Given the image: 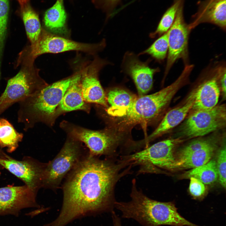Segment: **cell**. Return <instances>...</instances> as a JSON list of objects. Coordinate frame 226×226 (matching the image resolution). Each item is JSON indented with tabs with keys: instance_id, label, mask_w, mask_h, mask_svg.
I'll return each instance as SVG.
<instances>
[{
	"instance_id": "6da1fadb",
	"label": "cell",
	"mask_w": 226,
	"mask_h": 226,
	"mask_svg": "<svg viewBox=\"0 0 226 226\" xmlns=\"http://www.w3.org/2000/svg\"><path fill=\"white\" fill-rule=\"evenodd\" d=\"M98 157L88 153L66 176L60 212L47 226H65L79 218L113 211L116 185L132 166L120 158Z\"/></svg>"
},
{
	"instance_id": "7a4b0ae2",
	"label": "cell",
	"mask_w": 226,
	"mask_h": 226,
	"mask_svg": "<svg viewBox=\"0 0 226 226\" xmlns=\"http://www.w3.org/2000/svg\"><path fill=\"white\" fill-rule=\"evenodd\" d=\"M131 201H116L115 207L120 211L122 217L132 218L143 226H199L182 217L173 202H163L151 199L137 189L136 180L132 182Z\"/></svg>"
},
{
	"instance_id": "3957f363",
	"label": "cell",
	"mask_w": 226,
	"mask_h": 226,
	"mask_svg": "<svg viewBox=\"0 0 226 226\" xmlns=\"http://www.w3.org/2000/svg\"><path fill=\"white\" fill-rule=\"evenodd\" d=\"M80 73L79 69L69 76L47 85L19 103L18 121L23 124L25 131L39 122L52 125L57 108L66 90Z\"/></svg>"
},
{
	"instance_id": "277c9868",
	"label": "cell",
	"mask_w": 226,
	"mask_h": 226,
	"mask_svg": "<svg viewBox=\"0 0 226 226\" xmlns=\"http://www.w3.org/2000/svg\"><path fill=\"white\" fill-rule=\"evenodd\" d=\"M190 71L184 69L177 79L170 85L153 94L137 98L132 104L115 116L130 123H144L157 117L167 108L178 90L187 83Z\"/></svg>"
},
{
	"instance_id": "5b68a950",
	"label": "cell",
	"mask_w": 226,
	"mask_h": 226,
	"mask_svg": "<svg viewBox=\"0 0 226 226\" xmlns=\"http://www.w3.org/2000/svg\"><path fill=\"white\" fill-rule=\"evenodd\" d=\"M183 141L180 137L165 139L123 158L132 166L139 165L140 173H163L158 168L175 170L178 169L175 151Z\"/></svg>"
},
{
	"instance_id": "8992f818",
	"label": "cell",
	"mask_w": 226,
	"mask_h": 226,
	"mask_svg": "<svg viewBox=\"0 0 226 226\" xmlns=\"http://www.w3.org/2000/svg\"><path fill=\"white\" fill-rule=\"evenodd\" d=\"M34 60L26 56L19 72L8 81L0 96V116L14 104L48 85L40 76L39 70L34 65Z\"/></svg>"
},
{
	"instance_id": "52a82bcc",
	"label": "cell",
	"mask_w": 226,
	"mask_h": 226,
	"mask_svg": "<svg viewBox=\"0 0 226 226\" xmlns=\"http://www.w3.org/2000/svg\"><path fill=\"white\" fill-rule=\"evenodd\" d=\"M81 143L68 136L59 152L46 163L42 187L55 191L63 179L80 161L85 155Z\"/></svg>"
},
{
	"instance_id": "ba28073f",
	"label": "cell",
	"mask_w": 226,
	"mask_h": 226,
	"mask_svg": "<svg viewBox=\"0 0 226 226\" xmlns=\"http://www.w3.org/2000/svg\"><path fill=\"white\" fill-rule=\"evenodd\" d=\"M61 126L68 133V136L85 144L91 156L116 158L119 156L117 148L121 137L103 131L87 129L64 121Z\"/></svg>"
},
{
	"instance_id": "9c48e42d",
	"label": "cell",
	"mask_w": 226,
	"mask_h": 226,
	"mask_svg": "<svg viewBox=\"0 0 226 226\" xmlns=\"http://www.w3.org/2000/svg\"><path fill=\"white\" fill-rule=\"evenodd\" d=\"M106 46L103 39L97 43H85L75 41L42 29L36 44L30 48L28 55L35 60L38 56L46 53H58L70 51L83 52L93 55L102 51Z\"/></svg>"
},
{
	"instance_id": "30bf717a",
	"label": "cell",
	"mask_w": 226,
	"mask_h": 226,
	"mask_svg": "<svg viewBox=\"0 0 226 226\" xmlns=\"http://www.w3.org/2000/svg\"><path fill=\"white\" fill-rule=\"evenodd\" d=\"M226 118L223 104L209 110H194L182 126L181 134L187 138L204 136L225 126Z\"/></svg>"
},
{
	"instance_id": "8fae6325",
	"label": "cell",
	"mask_w": 226,
	"mask_h": 226,
	"mask_svg": "<svg viewBox=\"0 0 226 226\" xmlns=\"http://www.w3.org/2000/svg\"><path fill=\"white\" fill-rule=\"evenodd\" d=\"M183 9V0L179 6L173 23L167 31L169 46L164 77L178 59L182 58L185 62L187 60L188 37L191 30L184 20Z\"/></svg>"
},
{
	"instance_id": "7c38bea8",
	"label": "cell",
	"mask_w": 226,
	"mask_h": 226,
	"mask_svg": "<svg viewBox=\"0 0 226 226\" xmlns=\"http://www.w3.org/2000/svg\"><path fill=\"white\" fill-rule=\"evenodd\" d=\"M0 165L20 179L35 193L37 194L39 189L42 187L46 163L29 156H24L20 160L10 156L0 159Z\"/></svg>"
},
{
	"instance_id": "4fadbf2b",
	"label": "cell",
	"mask_w": 226,
	"mask_h": 226,
	"mask_svg": "<svg viewBox=\"0 0 226 226\" xmlns=\"http://www.w3.org/2000/svg\"><path fill=\"white\" fill-rule=\"evenodd\" d=\"M109 63L95 55L93 61L80 68L82 94L86 102L107 107L106 96L100 82L99 74L102 69Z\"/></svg>"
},
{
	"instance_id": "5bb4252c",
	"label": "cell",
	"mask_w": 226,
	"mask_h": 226,
	"mask_svg": "<svg viewBox=\"0 0 226 226\" xmlns=\"http://www.w3.org/2000/svg\"><path fill=\"white\" fill-rule=\"evenodd\" d=\"M37 194L25 185L0 188V216H17L24 209L40 207L36 200Z\"/></svg>"
},
{
	"instance_id": "9a60e30c",
	"label": "cell",
	"mask_w": 226,
	"mask_h": 226,
	"mask_svg": "<svg viewBox=\"0 0 226 226\" xmlns=\"http://www.w3.org/2000/svg\"><path fill=\"white\" fill-rule=\"evenodd\" d=\"M122 70L132 78L139 96L145 95L152 87L154 74L159 70L152 68L148 62H142L138 56L128 51L124 54L121 64Z\"/></svg>"
},
{
	"instance_id": "2e32d148",
	"label": "cell",
	"mask_w": 226,
	"mask_h": 226,
	"mask_svg": "<svg viewBox=\"0 0 226 226\" xmlns=\"http://www.w3.org/2000/svg\"><path fill=\"white\" fill-rule=\"evenodd\" d=\"M225 67H215L211 71V75L193 91L194 100L191 110H209L217 105L220 94L219 78Z\"/></svg>"
},
{
	"instance_id": "e0dca14e",
	"label": "cell",
	"mask_w": 226,
	"mask_h": 226,
	"mask_svg": "<svg viewBox=\"0 0 226 226\" xmlns=\"http://www.w3.org/2000/svg\"><path fill=\"white\" fill-rule=\"evenodd\" d=\"M226 0H205L200 3L198 9L189 24L191 30L200 24L210 23L225 30Z\"/></svg>"
},
{
	"instance_id": "ac0fdd59",
	"label": "cell",
	"mask_w": 226,
	"mask_h": 226,
	"mask_svg": "<svg viewBox=\"0 0 226 226\" xmlns=\"http://www.w3.org/2000/svg\"><path fill=\"white\" fill-rule=\"evenodd\" d=\"M194 100L193 91L185 102L168 111L155 130L142 141L146 144L153 139L168 132L179 124L191 110Z\"/></svg>"
},
{
	"instance_id": "d6986e66",
	"label": "cell",
	"mask_w": 226,
	"mask_h": 226,
	"mask_svg": "<svg viewBox=\"0 0 226 226\" xmlns=\"http://www.w3.org/2000/svg\"><path fill=\"white\" fill-rule=\"evenodd\" d=\"M80 78L81 71L80 74L66 90L57 108L55 115V119L61 114L72 111L80 110L87 112L89 111V103L84 101L83 97Z\"/></svg>"
},
{
	"instance_id": "ffe728a7",
	"label": "cell",
	"mask_w": 226,
	"mask_h": 226,
	"mask_svg": "<svg viewBox=\"0 0 226 226\" xmlns=\"http://www.w3.org/2000/svg\"><path fill=\"white\" fill-rule=\"evenodd\" d=\"M63 0H56L46 12L44 22L48 31L57 35L67 37L69 33L66 26L67 14Z\"/></svg>"
},
{
	"instance_id": "44dd1931",
	"label": "cell",
	"mask_w": 226,
	"mask_h": 226,
	"mask_svg": "<svg viewBox=\"0 0 226 226\" xmlns=\"http://www.w3.org/2000/svg\"><path fill=\"white\" fill-rule=\"evenodd\" d=\"M217 147V140L213 138L206 145L177 159L178 170L193 169L206 164L211 160Z\"/></svg>"
},
{
	"instance_id": "7402d4cb",
	"label": "cell",
	"mask_w": 226,
	"mask_h": 226,
	"mask_svg": "<svg viewBox=\"0 0 226 226\" xmlns=\"http://www.w3.org/2000/svg\"><path fill=\"white\" fill-rule=\"evenodd\" d=\"M106 98L110 105L107 113L114 116L129 107L137 98L128 91L118 88L110 90Z\"/></svg>"
},
{
	"instance_id": "603a6c76",
	"label": "cell",
	"mask_w": 226,
	"mask_h": 226,
	"mask_svg": "<svg viewBox=\"0 0 226 226\" xmlns=\"http://www.w3.org/2000/svg\"><path fill=\"white\" fill-rule=\"evenodd\" d=\"M24 137L23 133L17 131L7 119L0 118V147L6 148L9 153L15 151Z\"/></svg>"
},
{
	"instance_id": "cb8c5ba5",
	"label": "cell",
	"mask_w": 226,
	"mask_h": 226,
	"mask_svg": "<svg viewBox=\"0 0 226 226\" xmlns=\"http://www.w3.org/2000/svg\"><path fill=\"white\" fill-rule=\"evenodd\" d=\"M22 9V16L30 48L34 46L40 38L42 29L38 15L27 4Z\"/></svg>"
},
{
	"instance_id": "d4e9b609",
	"label": "cell",
	"mask_w": 226,
	"mask_h": 226,
	"mask_svg": "<svg viewBox=\"0 0 226 226\" xmlns=\"http://www.w3.org/2000/svg\"><path fill=\"white\" fill-rule=\"evenodd\" d=\"M182 178H195L204 184L210 185L218 179L216 161L211 160L206 164L185 172L181 176Z\"/></svg>"
},
{
	"instance_id": "484cf974",
	"label": "cell",
	"mask_w": 226,
	"mask_h": 226,
	"mask_svg": "<svg viewBox=\"0 0 226 226\" xmlns=\"http://www.w3.org/2000/svg\"><path fill=\"white\" fill-rule=\"evenodd\" d=\"M183 0H174L173 4L166 11L162 17L156 30L150 34L154 38L167 32L175 20L179 6Z\"/></svg>"
},
{
	"instance_id": "4316f807",
	"label": "cell",
	"mask_w": 226,
	"mask_h": 226,
	"mask_svg": "<svg viewBox=\"0 0 226 226\" xmlns=\"http://www.w3.org/2000/svg\"><path fill=\"white\" fill-rule=\"evenodd\" d=\"M167 31L157 39L149 47L139 55L147 54L158 61L163 60L166 57L168 50Z\"/></svg>"
},
{
	"instance_id": "83f0119b",
	"label": "cell",
	"mask_w": 226,
	"mask_h": 226,
	"mask_svg": "<svg viewBox=\"0 0 226 226\" xmlns=\"http://www.w3.org/2000/svg\"><path fill=\"white\" fill-rule=\"evenodd\" d=\"M8 11V0H0V50L4 48L7 34Z\"/></svg>"
},
{
	"instance_id": "f1b7e54d",
	"label": "cell",
	"mask_w": 226,
	"mask_h": 226,
	"mask_svg": "<svg viewBox=\"0 0 226 226\" xmlns=\"http://www.w3.org/2000/svg\"><path fill=\"white\" fill-rule=\"evenodd\" d=\"M216 161L218 179L221 186L226 188V151L225 143L219 150Z\"/></svg>"
},
{
	"instance_id": "f546056e",
	"label": "cell",
	"mask_w": 226,
	"mask_h": 226,
	"mask_svg": "<svg viewBox=\"0 0 226 226\" xmlns=\"http://www.w3.org/2000/svg\"><path fill=\"white\" fill-rule=\"evenodd\" d=\"M190 179L189 191L191 195L194 198H201L206 191L205 184L198 180L191 177Z\"/></svg>"
},
{
	"instance_id": "4dcf8cb0",
	"label": "cell",
	"mask_w": 226,
	"mask_h": 226,
	"mask_svg": "<svg viewBox=\"0 0 226 226\" xmlns=\"http://www.w3.org/2000/svg\"><path fill=\"white\" fill-rule=\"evenodd\" d=\"M98 7L105 12L108 19L113 14L121 0H94Z\"/></svg>"
},
{
	"instance_id": "1f68e13d",
	"label": "cell",
	"mask_w": 226,
	"mask_h": 226,
	"mask_svg": "<svg viewBox=\"0 0 226 226\" xmlns=\"http://www.w3.org/2000/svg\"><path fill=\"white\" fill-rule=\"evenodd\" d=\"M220 87L222 93L223 98L226 97V68L225 67L222 70L219 78Z\"/></svg>"
},
{
	"instance_id": "d6a6232c",
	"label": "cell",
	"mask_w": 226,
	"mask_h": 226,
	"mask_svg": "<svg viewBox=\"0 0 226 226\" xmlns=\"http://www.w3.org/2000/svg\"><path fill=\"white\" fill-rule=\"evenodd\" d=\"M111 212L114 226H122L121 219L119 217L114 211Z\"/></svg>"
},
{
	"instance_id": "836d02e7",
	"label": "cell",
	"mask_w": 226,
	"mask_h": 226,
	"mask_svg": "<svg viewBox=\"0 0 226 226\" xmlns=\"http://www.w3.org/2000/svg\"><path fill=\"white\" fill-rule=\"evenodd\" d=\"M10 156L6 154L0 147V159H4L8 158ZM3 168L0 165V170Z\"/></svg>"
},
{
	"instance_id": "e575fe53",
	"label": "cell",
	"mask_w": 226,
	"mask_h": 226,
	"mask_svg": "<svg viewBox=\"0 0 226 226\" xmlns=\"http://www.w3.org/2000/svg\"><path fill=\"white\" fill-rule=\"evenodd\" d=\"M29 0H18L21 7H23L26 4H27L28 1Z\"/></svg>"
},
{
	"instance_id": "d590c367",
	"label": "cell",
	"mask_w": 226,
	"mask_h": 226,
	"mask_svg": "<svg viewBox=\"0 0 226 226\" xmlns=\"http://www.w3.org/2000/svg\"><path fill=\"white\" fill-rule=\"evenodd\" d=\"M1 172H0V175H1Z\"/></svg>"
}]
</instances>
